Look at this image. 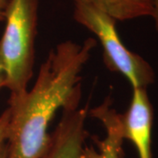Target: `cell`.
Listing matches in <instances>:
<instances>
[{"instance_id": "obj_6", "label": "cell", "mask_w": 158, "mask_h": 158, "mask_svg": "<svg viewBox=\"0 0 158 158\" xmlns=\"http://www.w3.org/2000/svg\"><path fill=\"white\" fill-rule=\"evenodd\" d=\"M89 115L101 121L106 135L103 140L94 138L96 147L85 144L84 158H123L125 137L121 113L112 107L110 98H106L101 105L89 111Z\"/></svg>"}, {"instance_id": "obj_5", "label": "cell", "mask_w": 158, "mask_h": 158, "mask_svg": "<svg viewBox=\"0 0 158 158\" xmlns=\"http://www.w3.org/2000/svg\"><path fill=\"white\" fill-rule=\"evenodd\" d=\"M121 118L125 140L133 142L139 158H153L154 110L147 89H133L129 106Z\"/></svg>"}, {"instance_id": "obj_1", "label": "cell", "mask_w": 158, "mask_h": 158, "mask_svg": "<svg viewBox=\"0 0 158 158\" xmlns=\"http://www.w3.org/2000/svg\"><path fill=\"white\" fill-rule=\"evenodd\" d=\"M97 41L66 40L52 48L42 62L33 87L9 98L6 158H40L48 142V127L81 89V73Z\"/></svg>"}, {"instance_id": "obj_4", "label": "cell", "mask_w": 158, "mask_h": 158, "mask_svg": "<svg viewBox=\"0 0 158 158\" xmlns=\"http://www.w3.org/2000/svg\"><path fill=\"white\" fill-rule=\"evenodd\" d=\"M81 93L62 108L61 118L40 158H84L89 109L81 106Z\"/></svg>"}, {"instance_id": "obj_3", "label": "cell", "mask_w": 158, "mask_h": 158, "mask_svg": "<svg viewBox=\"0 0 158 158\" xmlns=\"http://www.w3.org/2000/svg\"><path fill=\"white\" fill-rule=\"evenodd\" d=\"M73 18L98 40L103 48L104 62L110 71L122 75L133 89H147L154 84L156 74L151 65L123 44L115 19L94 6L84 4H74Z\"/></svg>"}, {"instance_id": "obj_2", "label": "cell", "mask_w": 158, "mask_h": 158, "mask_svg": "<svg viewBox=\"0 0 158 158\" xmlns=\"http://www.w3.org/2000/svg\"><path fill=\"white\" fill-rule=\"evenodd\" d=\"M40 0H10L0 40V56L11 96L26 92L34 76Z\"/></svg>"}, {"instance_id": "obj_7", "label": "cell", "mask_w": 158, "mask_h": 158, "mask_svg": "<svg viewBox=\"0 0 158 158\" xmlns=\"http://www.w3.org/2000/svg\"><path fill=\"white\" fill-rule=\"evenodd\" d=\"M74 4L96 7L116 21L152 17L155 0H72Z\"/></svg>"}, {"instance_id": "obj_12", "label": "cell", "mask_w": 158, "mask_h": 158, "mask_svg": "<svg viewBox=\"0 0 158 158\" xmlns=\"http://www.w3.org/2000/svg\"><path fill=\"white\" fill-rule=\"evenodd\" d=\"M6 143H5V145L3 146L2 149H1V151H0V158H6Z\"/></svg>"}, {"instance_id": "obj_10", "label": "cell", "mask_w": 158, "mask_h": 158, "mask_svg": "<svg viewBox=\"0 0 158 158\" xmlns=\"http://www.w3.org/2000/svg\"><path fill=\"white\" fill-rule=\"evenodd\" d=\"M6 72H5L4 65H3V62H2V59H1V56H0V90L2 88H6Z\"/></svg>"}, {"instance_id": "obj_8", "label": "cell", "mask_w": 158, "mask_h": 158, "mask_svg": "<svg viewBox=\"0 0 158 158\" xmlns=\"http://www.w3.org/2000/svg\"><path fill=\"white\" fill-rule=\"evenodd\" d=\"M10 112L7 107L3 113L0 114V151L6 141V135H7V127L9 122Z\"/></svg>"}, {"instance_id": "obj_11", "label": "cell", "mask_w": 158, "mask_h": 158, "mask_svg": "<svg viewBox=\"0 0 158 158\" xmlns=\"http://www.w3.org/2000/svg\"><path fill=\"white\" fill-rule=\"evenodd\" d=\"M155 23V27L158 33V0H155V6H154V12L152 17Z\"/></svg>"}, {"instance_id": "obj_9", "label": "cell", "mask_w": 158, "mask_h": 158, "mask_svg": "<svg viewBox=\"0 0 158 158\" xmlns=\"http://www.w3.org/2000/svg\"><path fill=\"white\" fill-rule=\"evenodd\" d=\"M10 0H0V22H4L7 6Z\"/></svg>"}]
</instances>
